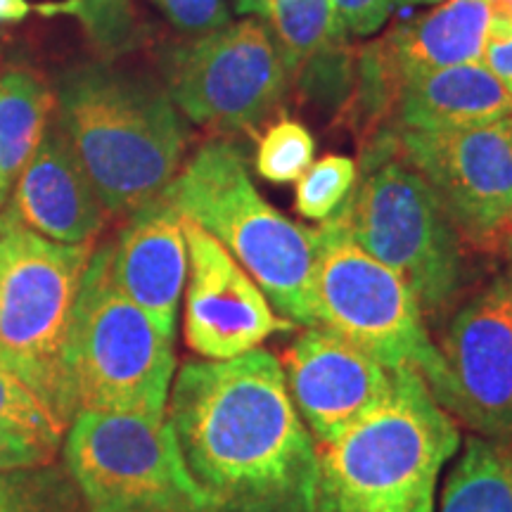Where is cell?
Instances as JSON below:
<instances>
[{
  "label": "cell",
  "instance_id": "obj_1",
  "mask_svg": "<svg viewBox=\"0 0 512 512\" xmlns=\"http://www.w3.org/2000/svg\"><path fill=\"white\" fill-rule=\"evenodd\" d=\"M166 420L219 512H313L318 446L271 351L185 363Z\"/></svg>",
  "mask_w": 512,
  "mask_h": 512
},
{
  "label": "cell",
  "instance_id": "obj_2",
  "mask_svg": "<svg viewBox=\"0 0 512 512\" xmlns=\"http://www.w3.org/2000/svg\"><path fill=\"white\" fill-rule=\"evenodd\" d=\"M57 126L110 216L162 195L183 166L188 128L166 88L105 62L57 81Z\"/></svg>",
  "mask_w": 512,
  "mask_h": 512
},
{
  "label": "cell",
  "instance_id": "obj_3",
  "mask_svg": "<svg viewBox=\"0 0 512 512\" xmlns=\"http://www.w3.org/2000/svg\"><path fill=\"white\" fill-rule=\"evenodd\" d=\"M458 446L456 418L418 370H394L392 394L318 448L313 512H434L441 470Z\"/></svg>",
  "mask_w": 512,
  "mask_h": 512
},
{
  "label": "cell",
  "instance_id": "obj_4",
  "mask_svg": "<svg viewBox=\"0 0 512 512\" xmlns=\"http://www.w3.org/2000/svg\"><path fill=\"white\" fill-rule=\"evenodd\" d=\"M164 195L178 214L202 226L233 254L280 316L316 328L311 302L316 228L287 219L261 195L249 174L247 155L233 140L204 143Z\"/></svg>",
  "mask_w": 512,
  "mask_h": 512
},
{
  "label": "cell",
  "instance_id": "obj_5",
  "mask_svg": "<svg viewBox=\"0 0 512 512\" xmlns=\"http://www.w3.org/2000/svg\"><path fill=\"white\" fill-rule=\"evenodd\" d=\"M332 221L399 275L425 320L453 311L465 287V245L389 128L363 147L361 174Z\"/></svg>",
  "mask_w": 512,
  "mask_h": 512
},
{
  "label": "cell",
  "instance_id": "obj_6",
  "mask_svg": "<svg viewBox=\"0 0 512 512\" xmlns=\"http://www.w3.org/2000/svg\"><path fill=\"white\" fill-rule=\"evenodd\" d=\"M67 373L76 413L166 418L176 373L174 339L119 290L110 245L93 249L67 339Z\"/></svg>",
  "mask_w": 512,
  "mask_h": 512
},
{
  "label": "cell",
  "instance_id": "obj_7",
  "mask_svg": "<svg viewBox=\"0 0 512 512\" xmlns=\"http://www.w3.org/2000/svg\"><path fill=\"white\" fill-rule=\"evenodd\" d=\"M93 249L31 230L0 235V361L67 427L76 415L67 339Z\"/></svg>",
  "mask_w": 512,
  "mask_h": 512
},
{
  "label": "cell",
  "instance_id": "obj_8",
  "mask_svg": "<svg viewBox=\"0 0 512 512\" xmlns=\"http://www.w3.org/2000/svg\"><path fill=\"white\" fill-rule=\"evenodd\" d=\"M311 302L320 328L344 337L389 370H418L434 399L441 401L444 358L413 292L332 219L316 228Z\"/></svg>",
  "mask_w": 512,
  "mask_h": 512
},
{
  "label": "cell",
  "instance_id": "obj_9",
  "mask_svg": "<svg viewBox=\"0 0 512 512\" xmlns=\"http://www.w3.org/2000/svg\"><path fill=\"white\" fill-rule=\"evenodd\" d=\"M64 467L86 512H219L166 418L76 413L64 434Z\"/></svg>",
  "mask_w": 512,
  "mask_h": 512
},
{
  "label": "cell",
  "instance_id": "obj_10",
  "mask_svg": "<svg viewBox=\"0 0 512 512\" xmlns=\"http://www.w3.org/2000/svg\"><path fill=\"white\" fill-rule=\"evenodd\" d=\"M162 74L178 112L221 136L256 131L290 83L271 31L256 17L166 48Z\"/></svg>",
  "mask_w": 512,
  "mask_h": 512
},
{
  "label": "cell",
  "instance_id": "obj_11",
  "mask_svg": "<svg viewBox=\"0 0 512 512\" xmlns=\"http://www.w3.org/2000/svg\"><path fill=\"white\" fill-rule=\"evenodd\" d=\"M399 155L425 178L460 242L512 256V117L458 131L389 128Z\"/></svg>",
  "mask_w": 512,
  "mask_h": 512
},
{
  "label": "cell",
  "instance_id": "obj_12",
  "mask_svg": "<svg viewBox=\"0 0 512 512\" xmlns=\"http://www.w3.org/2000/svg\"><path fill=\"white\" fill-rule=\"evenodd\" d=\"M441 406L477 437H512V268L453 313L441 342Z\"/></svg>",
  "mask_w": 512,
  "mask_h": 512
},
{
  "label": "cell",
  "instance_id": "obj_13",
  "mask_svg": "<svg viewBox=\"0 0 512 512\" xmlns=\"http://www.w3.org/2000/svg\"><path fill=\"white\" fill-rule=\"evenodd\" d=\"M183 233L188 242L183 332L197 356L228 361L294 328L214 235L185 216Z\"/></svg>",
  "mask_w": 512,
  "mask_h": 512
},
{
  "label": "cell",
  "instance_id": "obj_14",
  "mask_svg": "<svg viewBox=\"0 0 512 512\" xmlns=\"http://www.w3.org/2000/svg\"><path fill=\"white\" fill-rule=\"evenodd\" d=\"M283 370L294 408L318 448L342 437L394 389V370L320 325L297 337Z\"/></svg>",
  "mask_w": 512,
  "mask_h": 512
},
{
  "label": "cell",
  "instance_id": "obj_15",
  "mask_svg": "<svg viewBox=\"0 0 512 512\" xmlns=\"http://www.w3.org/2000/svg\"><path fill=\"white\" fill-rule=\"evenodd\" d=\"M107 221L110 214L91 178L53 121L12 185L8 207L0 214V235L31 230L64 245H95Z\"/></svg>",
  "mask_w": 512,
  "mask_h": 512
},
{
  "label": "cell",
  "instance_id": "obj_16",
  "mask_svg": "<svg viewBox=\"0 0 512 512\" xmlns=\"http://www.w3.org/2000/svg\"><path fill=\"white\" fill-rule=\"evenodd\" d=\"M110 264L119 290L150 316L162 335L174 339L188 283V242L183 216L164 192L128 214L117 242L110 245Z\"/></svg>",
  "mask_w": 512,
  "mask_h": 512
},
{
  "label": "cell",
  "instance_id": "obj_17",
  "mask_svg": "<svg viewBox=\"0 0 512 512\" xmlns=\"http://www.w3.org/2000/svg\"><path fill=\"white\" fill-rule=\"evenodd\" d=\"M261 17L271 27L290 81L320 102L347 100L356 55L330 0H264Z\"/></svg>",
  "mask_w": 512,
  "mask_h": 512
},
{
  "label": "cell",
  "instance_id": "obj_18",
  "mask_svg": "<svg viewBox=\"0 0 512 512\" xmlns=\"http://www.w3.org/2000/svg\"><path fill=\"white\" fill-rule=\"evenodd\" d=\"M512 117V98L482 62L413 76L394 107L396 128L458 131Z\"/></svg>",
  "mask_w": 512,
  "mask_h": 512
},
{
  "label": "cell",
  "instance_id": "obj_19",
  "mask_svg": "<svg viewBox=\"0 0 512 512\" xmlns=\"http://www.w3.org/2000/svg\"><path fill=\"white\" fill-rule=\"evenodd\" d=\"M55 110L57 95L36 72L12 67L0 74V185L5 192L41 145Z\"/></svg>",
  "mask_w": 512,
  "mask_h": 512
},
{
  "label": "cell",
  "instance_id": "obj_20",
  "mask_svg": "<svg viewBox=\"0 0 512 512\" xmlns=\"http://www.w3.org/2000/svg\"><path fill=\"white\" fill-rule=\"evenodd\" d=\"M439 512H512V446L484 437L467 441Z\"/></svg>",
  "mask_w": 512,
  "mask_h": 512
},
{
  "label": "cell",
  "instance_id": "obj_21",
  "mask_svg": "<svg viewBox=\"0 0 512 512\" xmlns=\"http://www.w3.org/2000/svg\"><path fill=\"white\" fill-rule=\"evenodd\" d=\"M0 512H86L64 465L0 472Z\"/></svg>",
  "mask_w": 512,
  "mask_h": 512
},
{
  "label": "cell",
  "instance_id": "obj_22",
  "mask_svg": "<svg viewBox=\"0 0 512 512\" xmlns=\"http://www.w3.org/2000/svg\"><path fill=\"white\" fill-rule=\"evenodd\" d=\"M0 430L27 437L57 453L69 427L27 382L0 361Z\"/></svg>",
  "mask_w": 512,
  "mask_h": 512
},
{
  "label": "cell",
  "instance_id": "obj_23",
  "mask_svg": "<svg viewBox=\"0 0 512 512\" xmlns=\"http://www.w3.org/2000/svg\"><path fill=\"white\" fill-rule=\"evenodd\" d=\"M358 181V166L344 155H328L313 162L297 178L294 209L309 221H328L344 207Z\"/></svg>",
  "mask_w": 512,
  "mask_h": 512
},
{
  "label": "cell",
  "instance_id": "obj_24",
  "mask_svg": "<svg viewBox=\"0 0 512 512\" xmlns=\"http://www.w3.org/2000/svg\"><path fill=\"white\" fill-rule=\"evenodd\" d=\"M55 10L72 15L105 55L128 53L143 36L133 0H64Z\"/></svg>",
  "mask_w": 512,
  "mask_h": 512
},
{
  "label": "cell",
  "instance_id": "obj_25",
  "mask_svg": "<svg viewBox=\"0 0 512 512\" xmlns=\"http://www.w3.org/2000/svg\"><path fill=\"white\" fill-rule=\"evenodd\" d=\"M316 140L304 124L280 119L266 128L256 150V171L271 183H292L313 164Z\"/></svg>",
  "mask_w": 512,
  "mask_h": 512
},
{
  "label": "cell",
  "instance_id": "obj_26",
  "mask_svg": "<svg viewBox=\"0 0 512 512\" xmlns=\"http://www.w3.org/2000/svg\"><path fill=\"white\" fill-rule=\"evenodd\" d=\"M152 3L178 31L188 36L209 34L233 22L226 0H152Z\"/></svg>",
  "mask_w": 512,
  "mask_h": 512
},
{
  "label": "cell",
  "instance_id": "obj_27",
  "mask_svg": "<svg viewBox=\"0 0 512 512\" xmlns=\"http://www.w3.org/2000/svg\"><path fill=\"white\" fill-rule=\"evenodd\" d=\"M330 5L349 36H373L389 19L394 0H330Z\"/></svg>",
  "mask_w": 512,
  "mask_h": 512
},
{
  "label": "cell",
  "instance_id": "obj_28",
  "mask_svg": "<svg viewBox=\"0 0 512 512\" xmlns=\"http://www.w3.org/2000/svg\"><path fill=\"white\" fill-rule=\"evenodd\" d=\"M479 62L496 76V81L512 98V24L491 17Z\"/></svg>",
  "mask_w": 512,
  "mask_h": 512
},
{
  "label": "cell",
  "instance_id": "obj_29",
  "mask_svg": "<svg viewBox=\"0 0 512 512\" xmlns=\"http://www.w3.org/2000/svg\"><path fill=\"white\" fill-rule=\"evenodd\" d=\"M55 463L53 448L36 444L27 437L0 430V472Z\"/></svg>",
  "mask_w": 512,
  "mask_h": 512
},
{
  "label": "cell",
  "instance_id": "obj_30",
  "mask_svg": "<svg viewBox=\"0 0 512 512\" xmlns=\"http://www.w3.org/2000/svg\"><path fill=\"white\" fill-rule=\"evenodd\" d=\"M27 0H0V22L3 24H17L29 15Z\"/></svg>",
  "mask_w": 512,
  "mask_h": 512
},
{
  "label": "cell",
  "instance_id": "obj_31",
  "mask_svg": "<svg viewBox=\"0 0 512 512\" xmlns=\"http://www.w3.org/2000/svg\"><path fill=\"white\" fill-rule=\"evenodd\" d=\"M233 5L240 15L247 17H261L264 12V0H233Z\"/></svg>",
  "mask_w": 512,
  "mask_h": 512
},
{
  "label": "cell",
  "instance_id": "obj_32",
  "mask_svg": "<svg viewBox=\"0 0 512 512\" xmlns=\"http://www.w3.org/2000/svg\"><path fill=\"white\" fill-rule=\"evenodd\" d=\"M491 15L512 24V0H491Z\"/></svg>",
  "mask_w": 512,
  "mask_h": 512
},
{
  "label": "cell",
  "instance_id": "obj_33",
  "mask_svg": "<svg viewBox=\"0 0 512 512\" xmlns=\"http://www.w3.org/2000/svg\"><path fill=\"white\" fill-rule=\"evenodd\" d=\"M406 5H439L444 3V0H403Z\"/></svg>",
  "mask_w": 512,
  "mask_h": 512
},
{
  "label": "cell",
  "instance_id": "obj_34",
  "mask_svg": "<svg viewBox=\"0 0 512 512\" xmlns=\"http://www.w3.org/2000/svg\"><path fill=\"white\" fill-rule=\"evenodd\" d=\"M5 197H8V192H5V190H3V185H0V207H3Z\"/></svg>",
  "mask_w": 512,
  "mask_h": 512
}]
</instances>
